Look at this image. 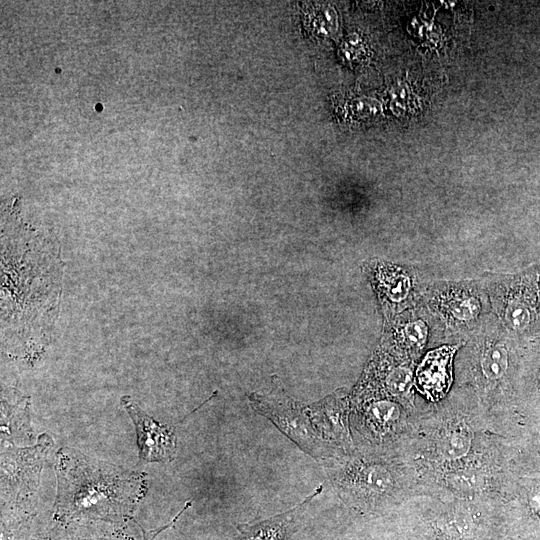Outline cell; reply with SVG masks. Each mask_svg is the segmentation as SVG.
Wrapping results in <instances>:
<instances>
[{
    "label": "cell",
    "mask_w": 540,
    "mask_h": 540,
    "mask_svg": "<svg viewBox=\"0 0 540 540\" xmlns=\"http://www.w3.org/2000/svg\"><path fill=\"white\" fill-rule=\"evenodd\" d=\"M507 450L508 439L491 430L476 395L450 392L437 403L419 406L399 452L421 486L444 471Z\"/></svg>",
    "instance_id": "obj_1"
},
{
    "label": "cell",
    "mask_w": 540,
    "mask_h": 540,
    "mask_svg": "<svg viewBox=\"0 0 540 540\" xmlns=\"http://www.w3.org/2000/svg\"><path fill=\"white\" fill-rule=\"evenodd\" d=\"M331 481L344 505L363 519L389 517L420 494L416 470L400 452L369 446L337 456Z\"/></svg>",
    "instance_id": "obj_2"
},
{
    "label": "cell",
    "mask_w": 540,
    "mask_h": 540,
    "mask_svg": "<svg viewBox=\"0 0 540 540\" xmlns=\"http://www.w3.org/2000/svg\"><path fill=\"white\" fill-rule=\"evenodd\" d=\"M390 516L402 540H509L502 503L419 494Z\"/></svg>",
    "instance_id": "obj_3"
},
{
    "label": "cell",
    "mask_w": 540,
    "mask_h": 540,
    "mask_svg": "<svg viewBox=\"0 0 540 540\" xmlns=\"http://www.w3.org/2000/svg\"><path fill=\"white\" fill-rule=\"evenodd\" d=\"M419 410H410L386 396L358 402L350 413L356 445L400 451Z\"/></svg>",
    "instance_id": "obj_4"
},
{
    "label": "cell",
    "mask_w": 540,
    "mask_h": 540,
    "mask_svg": "<svg viewBox=\"0 0 540 540\" xmlns=\"http://www.w3.org/2000/svg\"><path fill=\"white\" fill-rule=\"evenodd\" d=\"M253 408L268 418L280 431L313 457L339 456V452L325 441L315 428L308 413L292 403H274L254 398Z\"/></svg>",
    "instance_id": "obj_5"
},
{
    "label": "cell",
    "mask_w": 540,
    "mask_h": 540,
    "mask_svg": "<svg viewBox=\"0 0 540 540\" xmlns=\"http://www.w3.org/2000/svg\"><path fill=\"white\" fill-rule=\"evenodd\" d=\"M503 511L509 540H540V476L516 477Z\"/></svg>",
    "instance_id": "obj_6"
},
{
    "label": "cell",
    "mask_w": 540,
    "mask_h": 540,
    "mask_svg": "<svg viewBox=\"0 0 540 540\" xmlns=\"http://www.w3.org/2000/svg\"><path fill=\"white\" fill-rule=\"evenodd\" d=\"M461 344H444L428 351L414 372V388L427 403H437L451 392L454 358Z\"/></svg>",
    "instance_id": "obj_7"
},
{
    "label": "cell",
    "mask_w": 540,
    "mask_h": 540,
    "mask_svg": "<svg viewBox=\"0 0 540 540\" xmlns=\"http://www.w3.org/2000/svg\"><path fill=\"white\" fill-rule=\"evenodd\" d=\"M121 401L136 427L140 459L146 462L171 461L176 452L174 428L155 421L128 397Z\"/></svg>",
    "instance_id": "obj_8"
},
{
    "label": "cell",
    "mask_w": 540,
    "mask_h": 540,
    "mask_svg": "<svg viewBox=\"0 0 540 540\" xmlns=\"http://www.w3.org/2000/svg\"><path fill=\"white\" fill-rule=\"evenodd\" d=\"M323 487L320 485L303 502L290 510L253 524H239L237 533L228 540H286L301 520L311 500L319 495Z\"/></svg>",
    "instance_id": "obj_9"
},
{
    "label": "cell",
    "mask_w": 540,
    "mask_h": 540,
    "mask_svg": "<svg viewBox=\"0 0 540 540\" xmlns=\"http://www.w3.org/2000/svg\"><path fill=\"white\" fill-rule=\"evenodd\" d=\"M508 445L509 467L516 477L540 476V421L524 423Z\"/></svg>",
    "instance_id": "obj_10"
},
{
    "label": "cell",
    "mask_w": 540,
    "mask_h": 540,
    "mask_svg": "<svg viewBox=\"0 0 540 540\" xmlns=\"http://www.w3.org/2000/svg\"><path fill=\"white\" fill-rule=\"evenodd\" d=\"M515 407L524 423L540 421V354L532 355L519 372Z\"/></svg>",
    "instance_id": "obj_11"
},
{
    "label": "cell",
    "mask_w": 540,
    "mask_h": 540,
    "mask_svg": "<svg viewBox=\"0 0 540 540\" xmlns=\"http://www.w3.org/2000/svg\"><path fill=\"white\" fill-rule=\"evenodd\" d=\"M428 336V328L421 320L408 323L403 330V339L413 354H419L424 348Z\"/></svg>",
    "instance_id": "obj_12"
},
{
    "label": "cell",
    "mask_w": 540,
    "mask_h": 540,
    "mask_svg": "<svg viewBox=\"0 0 540 540\" xmlns=\"http://www.w3.org/2000/svg\"><path fill=\"white\" fill-rule=\"evenodd\" d=\"M449 312L459 320H470L480 311L477 299L470 296H458L450 300Z\"/></svg>",
    "instance_id": "obj_13"
},
{
    "label": "cell",
    "mask_w": 540,
    "mask_h": 540,
    "mask_svg": "<svg viewBox=\"0 0 540 540\" xmlns=\"http://www.w3.org/2000/svg\"><path fill=\"white\" fill-rule=\"evenodd\" d=\"M505 318L512 329L523 330L529 323L530 312L525 304L514 301L507 307Z\"/></svg>",
    "instance_id": "obj_14"
},
{
    "label": "cell",
    "mask_w": 540,
    "mask_h": 540,
    "mask_svg": "<svg viewBox=\"0 0 540 540\" xmlns=\"http://www.w3.org/2000/svg\"><path fill=\"white\" fill-rule=\"evenodd\" d=\"M191 502H192V500L187 501L185 506L183 507V509L173 518V520L170 521L168 524H166L164 526H161L159 528L152 529V530H146V529H144L143 527L140 526L142 534H143V539L142 540H154L160 532H162V531L170 528L171 526H173L175 524V522L179 519V517L183 514V512L188 507L191 506Z\"/></svg>",
    "instance_id": "obj_15"
},
{
    "label": "cell",
    "mask_w": 540,
    "mask_h": 540,
    "mask_svg": "<svg viewBox=\"0 0 540 540\" xmlns=\"http://www.w3.org/2000/svg\"><path fill=\"white\" fill-rule=\"evenodd\" d=\"M526 540H535V539H526Z\"/></svg>",
    "instance_id": "obj_16"
}]
</instances>
